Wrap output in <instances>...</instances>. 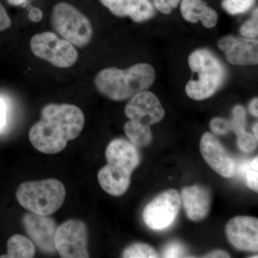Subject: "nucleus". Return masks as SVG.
Segmentation results:
<instances>
[{
    "mask_svg": "<svg viewBox=\"0 0 258 258\" xmlns=\"http://www.w3.org/2000/svg\"><path fill=\"white\" fill-rule=\"evenodd\" d=\"M84 124V114L79 107L50 103L42 108L41 118L30 128L29 139L39 152L57 154L69 141L79 137Z\"/></svg>",
    "mask_w": 258,
    "mask_h": 258,
    "instance_id": "1",
    "label": "nucleus"
},
{
    "mask_svg": "<svg viewBox=\"0 0 258 258\" xmlns=\"http://www.w3.org/2000/svg\"><path fill=\"white\" fill-rule=\"evenodd\" d=\"M156 71L151 64L138 63L128 69L108 68L100 71L94 83L98 92L113 101L132 98L152 86Z\"/></svg>",
    "mask_w": 258,
    "mask_h": 258,
    "instance_id": "2",
    "label": "nucleus"
},
{
    "mask_svg": "<svg viewBox=\"0 0 258 258\" xmlns=\"http://www.w3.org/2000/svg\"><path fill=\"white\" fill-rule=\"evenodd\" d=\"M188 62L193 75L185 88L186 95L195 101H203L215 94L226 79L223 64L205 49L191 53Z\"/></svg>",
    "mask_w": 258,
    "mask_h": 258,
    "instance_id": "3",
    "label": "nucleus"
},
{
    "mask_svg": "<svg viewBox=\"0 0 258 258\" xmlns=\"http://www.w3.org/2000/svg\"><path fill=\"white\" fill-rule=\"evenodd\" d=\"M66 188L59 180L26 181L19 186L16 197L19 204L32 213L50 216L63 205Z\"/></svg>",
    "mask_w": 258,
    "mask_h": 258,
    "instance_id": "4",
    "label": "nucleus"
},
{
    "mask_svg": "<svg viewBox=\"0 0 258 258\" xmlns=\"http://www.w3.org/2000/svg\"><path fill=\"white\" fill-rule=\"evenodd\" d=\"M51 24L57 33L76 46H86L92 39L93 27L89 19L69 3H60L54 7Z\"/></svg>",
    "mask_w": 258,
    "mask_h": 258,
    "instance_id": "5",
    "label": "nucleus"
},
{
    "mask_svg": "<svg viewBox=\"0 0 258 258\" xmlns=\"http://www.w3.org/2000/svg\"><path fill=\"white\" fill-rule=\"evenodd\" d=\"M30 49L36 57L60 69L71 67L79 57L73 44L51 32L34 35L30 40Z\"/></svg>",
    "mask_w": 258,
    "mask_h": 258,
    "instance_id": "6",
    "label": "nucleus"
},
{
    "mask_svg": "<svg viewBox=\"0 0 258 258\" xmlns=\"http://www.w3.org/2000/svg\"><path fill=\"white\" fill-rule=\"evenodd\" d=\"M55 244L61 257H89L87 227L81 220H69L57 227Z\"/></svg>",
    "mask_w": 258,
    "mask_h": 258,
    "instance_id": "7",
    "label": "nucleus"
},
{
    "mask_svg": "<svg viewBox=\"0 0 258 258\" xmlns=\"http://www.w3.org/2000/svg\"><path fill=\"white\" fill-rule=\"evenodd\" d=\"M180 206L179 192L174 189L167 190L148 204L144 210V221L152 230H164L175 221Z\"/></svg>",
    "mask_w": 258,
    "mask_h": 258,
    "instance_id": "8",
    "label": "nucleus"
},
{
    "mask_svg": "<svg viewBox=\"0 0 258 258\" xmlns=\"http://www.w3.org/2000/svg\"><path fill=\"white\" fill-rule=\"evenodd\" d=\"M125 114L130 120L150 126L164 118L165 111L159 98L146 90L132 97L125 106Z\"/></svg>",
    "mask_w": 258,
    "mask_h": 258,
    "instance_id": "9",
    "label": "nucleus"
},
{
    "mask_svg": "<svg viewBox=\"0 0 258 258\" xmlns=\"http://www.w3.org/2000/svg\"><path fill=\"white\" fill-rule=\"evenodd\" d=\"M200 150L205 160L217 174L225 178L235 175L237 165L235 159L213 134H203L200 142Z\"/></svg>",
    "mask_w": 258,
    "mask_h": 258,
    "instance_id": "10",
    "label": "nucleus"
},
{
    "mask_svg": "<svg viewBox=\"0 0 258 258\" xmlns=\"http://www.w3.org/2000/svg\"><path fill=\"white\" fill-rule=\"evenodd\" d=\"M23 223L29 237L39 248L48 253L55 252L57 226L53 219L30 212L23 217Z\"/></svg>",
    "mask_w": 258,
    "mask_h": 258,
    "instance_id": "11",
    "label": "nucleus"
},
{
    "mask_svg": "<svg viewBox=\"0 0 258 258\" xmlns=\"http://www.w3.org/2000/svg\"><path fill=\"white\" fill-rule=\"evenodd\" d=\"M225 231L227 239L235 248L257 251L258 220L255 217H236L227 223Z\"/></svg>",
    "mask_w": 258,
    "mask_h": 258,
    "instance_id": "12",
    "label": "nucleus"
},
{
    "mask_svg": "<svg viewBox=\"0 0 258 258\" xmlns=\"http://www.w3.org/2000/svg\"><path fill=\"white\" fill-rule=\"evenodd\" d=\"M231 64L249 66L258 62V41L255 38L226 36L218 42Z\"/></svg>",
    "mask_w": 258,
    "mask_h": 258,
    "instance_id": "13",
    "label": "nucleus"
},
{
    "mask_svg": "<svg viewBox=\"0 0 258 258\" xmlns=\"http://www.w3.org/2000/svg\"><path fill=\"white\" fill-rule=\"evenodd\" d=\"M107 163L132 174L140 163L138 149L133 143L117 139L108 144L106 150Z\"/></svg>",
    "mask_w": 258,
    "mask_h": 258,
    "instance_id": "14",
    "label": "nucleus"
},
{
    "mask_svg": "<svg viewBox=\"0 0 258 258\" xmlns=\"http://www.w3.org/2000/svg\"><path fill=\"white\" fill-rule=\"evenodd\" d=\"M115 16L130 17L136 23L147 21L155 15L149 0H100Z\"/></svg>",
    "mask_w": 258,
    "mask_h": 258,
    "instance_id": "15",
    "label": "nucleus"
},
{
    "mask_svg": "<svg viewBox=\"0 0 258 258\" xmlns=\"http://www.w3.org/2000/svg\"><path fill=\"white\" fill-rule=\"evenodd\" d=\"M181 198L186 216L189 220L200 221L208 215L211 198L206 188L201 186L185 187L181 191Z\"/></svg>",
    "mask_w": 258,
    "mask_h": 258,
    "instance_id": "16",
    "label": "nucleus"
},
{
    "mask_svg": "<svg viewBox=\"0 0 258 258\" xmlns=\"http://www.w3.org/2000/svg\"><path fill=\"white\" fill-rule=\"evenodd\" d=\"M181 13L186 21L191 23L201 21L207 28H214L218 20V15L215 10L203 0H182Z\"/></svg>",
    "mask_w": 258,
    "mask_h": 258,
    "instance_id": "17",
    "label": "nucleus"
},
{
    "mask_svg": "<svg viewBox=\"0 0 258 258\" xmlns=\"http://www.w3.org/2000/svg\"><path fill=\"white\" fill-rule=\"evenodd\" d=\"M131 176L106 165L98 171V179L102 189L109 195L118 197L123 195L128 189Z\"/></svg>",
    "mask_w": 258,
    "mask_h": 258,
    "instance_id": "18",
    "label": "nucleus"
},
{
    "mask_svg": "<svg viewBox=\"0 0 258 258\" xmlns=\"http://www.w3.org/2000/svg\"><path fill=\"white\" fill-rule=\"evenodd\" d=\"M35 254V247L28 237L22 235L12 236L8 242V254L0 257L31 258Z\"/></svg>",
    "mask_w": 258,
    "mask_h": 258,
    "instance_id": "19",
    "label": "nucleus"
},
{
    "mask_svg": "<svg viewBox=\"0 0 258 258\" xmlns=\"http://www.w3.org/2000/svg\"><path fill=\"white\" fill-rule=\"evenodd\" d=\"M125 135L135 146L145 147L152 142V134L150 126L130 120L124 125Z\"/></svg>",
    "mask_w": 258,
    "mask_h": 258,
    "instance_id": "20",
    "label": "nucleus"
},
{
    "mask_svg": "<svg viewBox=\"0 0 258 258\" xmlns=\"http://www.w3.org/2000/svg\"><path fill=\"white\" fill-rule=\"evenodd\" d=\"M239 174L243 176L247 186L254 191H258V158L244 161L239 166Z\"/></svg>",
    "mask_w": 258,
    "mask_h": 258,
    "instance_id": "21",
    "label": "nucleus"
},
{
    "mask_svg": "<svg viewBox=\"0 0 258 258\" xmlns=\"http://www.w3.org/2000/svg\"><path fill=\"white\" fill-rule=\"evenodd\" d=\"M123 257L125 258H155L159 254L152 247L145 243H136L129 246L123 251Z\"/></svg>",
    "mask_w": 258,
    "mask_h": 258,
    "instance_id": "22",
    "label": "nucleus"
},
{
    "mask_svg": "<svg viewBox=\"0 0 258 258\" xmlns=\"http://www.w3.org/2000/svg\"><path fill=\"white\" fill-rule=\"evenodd\" d=\"M254 0H223L222 7L231 15L242 14L250 9Z\"/></svg>",
    "mask_w": 258,
    "mask_h": 258,
    "instance_id": "23",
    "label": "nucleus"
},
{
    "mask_svg": "<svg viewBox=\"0 0 258 258\" xmlns=\"http://www.w3.org/2000/svg\"><path fill=\"white\" fill-rule=\"evenodd\" d=\"M232 115L233 117L230 121L231 128L237 136L245 131V110L242 106H236L232 111Z\"/></svg>",
    "mask_w": 258,
    "mask_h": 258,
    "instance_id": "24",
    "label": "nucleus"
},
{
    "mask_svg": "<svg viewBox=\"0 0 258 258\" xmlns=\"http://www.w3.org/2000/svg\"><path fill=\"white\" fill-rule=\"evenodd\" d=\"M240 33L242 36L247 38L254 39L258 35V13L257 9L254 10L252 18L246 22L241 27Z\"/></svg>",
    "mask_w": 258,
    "mask_h": 258,
    "instance_id": "25",
    "label": "nucleus"
},
{
    "mask_svg": "<svg viewBox=\"0 0 258 258\" xmlns=\"http://www.w3.org/2000/svg\"><path fill=\"white\" fill-rule=\"evenodd\" d=\"M237 144L239 149L244 152H251L257 147V140L254 136L247 133L245 131L237 136Z\"/></svg>",
    "mask_w": 258,
    "mask_h": 258,
    "instance_id": "26",
    "label": "nucleus"
},
{
    "mask_svg": "<svg viewBox=\"0 0 258 258\" xmlns=\"http://www.w3.org/2000/svg\"><path fill=\"white\" fill-rule=\"evenodd\" d=\"M163 257H184L186 256V249L180 242L174 241L164 247L162 252Z\"/></svg>",
    "mask_w": 258,
    "mask_h": 258,
    "instance_id": "27",
    "label": "nucleus"
},
{
    "mask_svg": "<svg viewBox=\"0 0 258 258\" xmlns=\"http://www.w3.org/2000/svg\"><path fill=\"white\" fill-rule=\"evenodd\" d=\"M210 127L214 134L220 136L226 135L232 130L230 121L220 117L213 118L210 121Z\"/></svg>",
    "mask_w": 258,
    "mask_h": 258,
    "instance_id": "28",
    "label": "nucleus"
},
{
    "mask_svg": "<svg viewBox=\"0 0 258 258\" xmlns=\"http://www.w3.org/2000/svg\"><path fill=\"white\" fill-rule=\"evenodd\" d=\"M180 0H154V6L158 11L164 15L170 14L179 5Z\"/></svg>",
    "mask_w": 258,
    "mask_h": 258,
    "instance_id": "29",
    "label": "nucleus"
},
{
    "mask_svg": "<svg viewBox=\"0 0 258 258\" xmlns=\"http://www.w3.org/2000/svg\"><path fill=\"white\" fill-rule=\"evenodd\" d=\"M12 22L9 15L0 3V31H4L11 26Z\"/></svg>",
    "mask_w": 258,
    "mask_h": 258,
    "instance_id": "30",
    "label": "nucleus"
},
{
    "mask_svg": "<svg viewBox=\"0 0 258 258\" xmlns=\"http://www.w3.org/2000/svg\"><path fill=\"white\" fill-rule=\"evenodd\" d=\"M8 120V105L6 101L0 97V132L5 128Z\"/></svg>",
    "mask_w": 258,
    "mask_h": 258,
    "instance_id": "31",
    "label": "nucleus"
},
{
    "mask_svg": "<svg viewBox=\"0 0 258 258\" xmlns=\"http://www.w3.org/2000/svg\"><path fill=\"white\" fill-rule=\"evenodd\" d=\"M42 17H43V13L39 8H32L29 11V20L33 23H38V22L41 21Z\"/></svg>",
    "mask_w": 258,
    "mask_h": 258,
    "instance_id": "32",
    "label": "nucleus"
},
{
    "mask_svg": "<svg viewBox=\"0 0 258 258\" xmlns=\"http://www.w3.org/2000/svg\"><path fill=\"white\" fill-rule=\"evenodd\" d=\"M249 111L254 116H258V99L254 98L249 105Z\"/></svg>",
    "mask_w": 258,
    "mask_h": 258,
    "instance_id": "33",
    "label": "nucleus"
},
{
    "mask_svg": "<svg viewBox=\"0 0 258 258\" xmlns=\"http://www.w3.org/2000/svg\"><path fill=\"white\" fill-rule=\"evenodd\" d=\"M206 257H230V256L225 251L217 250L208 254Z\"/></svg>",
    "mask_w": 258,
    "mask_h": 258,
    "instance_id": "34",
    "label": "nucleus"
},
{
    "mask_svg": "<svg viewBox=\"0 0 258 258\" xmlns=\"http://www.w3.org/2000/svg\"><path fill=\"white\" fill-rule=\"evenodd\" d=\"M8 3L13 6H26L28 0H8Z\"/></svg>",
    "mask_w": 258,
    "mask_h": 258,
    "instance_id": "35",
    "label": "nucleus"
},
{
    "mask_svg": "<svg viewBox=\"0 0 258 258\" xmlns=\"http://www.w3.org/2000/svg\"><path fill=\"white\" fill-rule=\"evenodd\" d=\"M252 132H253L254 137L257 140L258 138V124L257 123H256L255 124L253 125V128H252Z\"/></svg>",
    "mask_w": 258,
    "mask_h": 258,
    "instance_id": "36",
    "label": "nucleus"
}]
</instances>
